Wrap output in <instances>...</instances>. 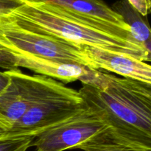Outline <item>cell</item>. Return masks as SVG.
<instances>
[{
  "mask_svg": "<svg viewBox=\"0 0 151 151\" xmlns=\"http://www.w3.org/2000/svg\"><path fill=\"white\" fill-rule=\"evenodd\" d=\"M80 81L85 103L107 123L116 141L151 151V96L145 84L94 69Z\"/></svg>",
  "mask_w": 151,
  "mask_h": 151,
  "instance_id": "obj_1",
  "label": "cell"
},
{
  "mask_svg": "<svg viewBox=\"0 0 151 151\" xmlns=\"http://www.w3.org/2000/svg\"><path fill=\"white\" fill-rule=\"evenodd\" d=\"M2 19L27 30L147 62V53L144 46L113 36L78 22L49 4L24 3Z\"/></svg>",
  "mask_w": 151,
  "mask_h": 151,
  "instance_id": "obj_2",
  "label": "cell"
},
{
  "mask_svg": "<svg viewBox=\"0 0 151 151\" xmlns=\"http://www.w3.org/2000/svg\"><path fill=\"white\" fill-rule=\"evenodd\" d=\"M86 110L88 106L79 91L55 81L10 131L0 135L35 137Z\"/></svg>",
  "mask_w": 151,
  "mask_h": 151,
  "instance_id": "obj_3",
  "label": "cell"
},
{
  "mask_svg": "<svg viewBox=\"0 0 151 151\" xmlns=\"http://www.w3.org/2000/svg\"><path fill=\"white\" fill-rule=\"evenodd\" d=\"M2 17L0 18V46L3 48L15 54L61 60L94 69L82 46L22 29Z\"/></svg>",
  "mask_w": 151,
  "mask_h": 151,
  "instance_id": "obj_4",
  "label": "cell"
},
{
  "mask_svg": "<svg viewBox=\"0 0 151 151\" xmlns=\"http://www.w3.org/2000/svg\"><path fill=\"white\" fill-rule=\"evenodd\" d=\"M52 6L60 13L93 28L134 44L137 42L119 14L103 0H22ZM143 46V45H142Z\"/></svg>",
  "mask_w": 151,
  "mask_h": 151,
  "instance_id": "obj_5",
  "label": "cell"
},
{
  "mask_svg": "<svg viewBox=\"0 0 151 151\" xmlns=\"http://www.w3.org/2000/svg\"><path fill=\"white\" fill-rule=\"evenodd\" d=\"M6 72L10 80L0 93V134L10 131L55 81L47 77L27 75L19 69Z\"/></svg>",
  "mask_w": 151,
  "mask_h": 151,
  "instance_id": "obj_6",
  "label": "cell"
},
{
  "mask_svg": "<svg viewBox=\"0 0 151 151\" xmlns=\"http://www.w3.org/2000/svg\"><path fill=\"white\" fill-rule=\"evenodd\" d=\"M109 128L98 114L88 110L34 137L30 147L35 151H63L75 149Z\"/></svg>",
  "mask_w": 151,
  "mask_h": 151,
  "instance_id": "obj_7",
  "label": "cell"
},
{
  "mask_svg": "<svg viewBox=\"0 0 151 151\" xmlns=\"http://www.w3.org/2000/svg\"><path fill=\"white\" fill-rule=\"evenodd\" d=\"M94 70L113 72L151 87V65L130 56L89 46H82Z\"/></svg>",
  "mask_w": 151,
  "mask_h": 151,
  "instance_id": "obj_8",
  "label": "cell"
},
{
  "mask_svg": "<svg viewBox=\"0 0 151 151\" xmlns=\"http://www.w3.org/2000/svg\"><path fill=\"white\" fill-rule=\"evenodd\" d=\"M17 67L29 69L44 77L65 83L80 81L89 72L90 68L69 62L44 58L26 54H16Z\"/></svg>",
  "mask_w": 151,
  "mask_h": 151,
  "instance_id": "obj_9",
  "label": "cell"
},
{
  "mask_svg": "<svg viewBox=\"0 0 151 151\" xmlns=\"http://www.w3.org/2000/svg\"><path fill=\"white\" fill-rule=\"evenodd\" d=\"M111 8L122 16L137 42L144 46L145 43L151 41V27L147 16H143L139 13L128 0L116 1Z\"/></svg>",
  "mask_w": 151,
  "mask_h": 151,
  "instance_id": "obj_10",
  "label": "cell"
},
{
  "mask_svg": "<svg viewBox=\"0 0 151 151\" xmlns=\"http://www.w3.org/2000/svg\"><path fill=\"white\" fill-rule=\"evenodd\" d=\"M108 129L81 144L77 149L84 151H139L116 141Z\"/></svg>",
  "mask_w": 151,
  "mask_h": 151,
  "instance_id": "obj_11",
  "label": "cell"
},
{
  "mask_svg": "<svg viewBox=\"0 0 151 151\" xmlns=\"http://www.w3.org/2000/svg\"><path fill=\"white\" fill-rule=\"evenodd\" d=\"M33 137H7L0 135V151H27Z\"/></svg>",
  "mask_w": 151,
  "mask_h": 151,
  "instance_id": "obj_12",
  "label": "cell"
},
{
  "mask_svg": "<svg viewBox=\"0 0 151 151\" xmlns=\"http://www.w3.org/2000/svg\"><path fill=\"white\" fill-rule=\"evenodd\" d=\"M0 68L7 71L18 69L16 54L4 48H0Z\"/></svg>",
  "mask_w": 151,
  "mask_h": 151,
  "instance_id": "obj_13",
  "label": "cell"
},
{
  "mask_svg": "<svg viewBox=\"0 0 151 151\" xmlns=\"http://www.w3.org/2000/svg\"><path fill=\"white\" fill-rule=\"evenodd\" d=\"M23 4L22 0H0V18L10 14Z\"/></svg>",
  "mask_w": 151,
  "mask_h": 151,
  "instance_id": "obj_14",
  "label": "cell"
},
{
  "mask_svg": "<svg viewBox=\"0 0 151 151\" xmlns=\"http://www.w3.org/2000/svg\"><path fill=\"white\" fill-rule=\"evenodd\" d=\"M128 2L143 16H147L149 13L147 0H128Z\"/></svg>",
  "mask_w": 151,
  "mask_h": 151,
  "instance_id": "obj_15",
  "label": "cell"
},
{
  "mask_svg": "<svg viewBox=\"0 0 151 151\" xmlns=\"http://www.w3.org/2000/svg\"><path fill=\"white\" fill-rule=\"evenodd\" d=\"M10 76L7 72H0V93L2 92L10 83Z\"/></svg>",
  "mask_w": 151,
  "mask_h": 151,
  "instance_id": "obj_16",
  "label": "cell"
},
{
  "mask_svg": "<svg viewBox=\"0 0 151 151\" xmlns=\"http://www.w3.org/2000/svg\"><path fill=\"white\" fill-rule=\"evenodd\" d=\"M147 2H148L149 12H151V0H147Z\"/></svg>",
  "mask_w": 151,
  "mask_h": 151,
  "instance_id": "obj_17",
  "label": "cell"
},
{
  "mask_svg": "<svg viewBox=\"0 0 151 151\" xmlns=\"http://www.w3.org/2000/svg\"><path fill=\"white\" fill-rule=\"evenodd\" d=\"M146 86H147V91H148L149 94H150V95L151 96V87L148 86L146 85Z\"/></svg>",
  "mask_w": 151,
  "mask_h": 151,
  "instance_id": "obj_18",
  "label": "cell"
},
{
  "mask_svg": "<svg viewBox=\"0 0 151 151\" xmlns=\"http://www.w3.org/2000/svg\"><path fill=\"white\" fill-rule=\"evenodd\" d=\"M0 48H3V47H1V46H0Z\"/></svg>",
  "mask_w": 151,
  "mask_h": 151,
  "instance_id": "obj_19",
  "label": "cell"
}]
</instances>
